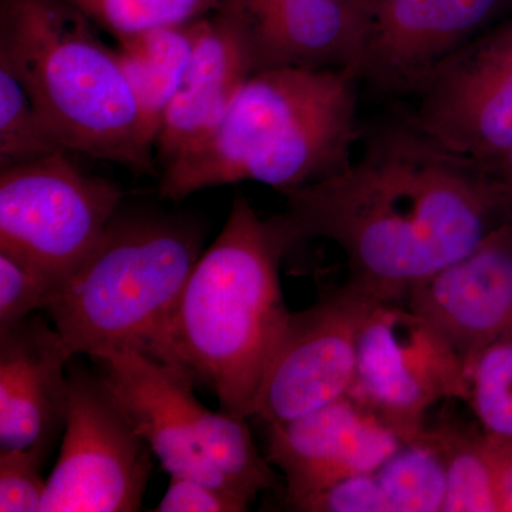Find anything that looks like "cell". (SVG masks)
<instances>
[{
  "instance_id": "cell-25",
  "label": "cell",
  "mask_w": 512,
  "mask_h": 512,
  "mask_svg": "<svg viewBox=\"0 0 512 512\" xmlns=\"http://www.w3.org/2000/svg\"><path fill=\"white\" fill-rule=\"evenodd\" d=\"M45 457L29 450H0V511L40 512L46 480Z\"/></svg>"
},
{
  "instance_id": "cell-12",
  "label": "cell",
  "mask_w": 512,
  "mask_h": 512,
  "mask_svg": "<svg viewBox=\"0 0 512 512\" xmlns=\"http://www.w3.org/2000/svg\"><path fill=\"white\" fill-rule=\"evenodd\" d=\"M383 417L352 394L268 426L266 458L281 471L288 507L330 485L372 473L406 443Z\"/></svg>"
},
{
  "instance_id": "cell-28",
  "label": "cell",
  "mask_w": 512,
  "mask_h": 512,
  "mask_svg": "<svg viewBox=\"0 0 512 512\" xmlns=\"http://www.w3.org/2000/svg\"><path fill=\"white\" fill-rule=\"evenodd\" d=\"M484 170L488 171V174L494 178L495 183L500 185L505 194L512 200V148L500 160L488 165Z\"/></svg>"
},
{
  "instance_id": "cell-27",
  "label": "cell",
  "mask_w": 512,
  "mask_h": 512,
  "mask_svg": "<svg viewBox=\"0 0 512 512\" xmlns=\"http://www.w3.org/2000/svg\"><path fill=\"white\" fill-rule=\"evenodd\" d=\"M247 500L239 495L195 480V478L170 476V484L158 503L160 512H244L248 511Z\"/></svg>"
},
{
  "instance_id": "cell-2",
  "label": "cell",
  "mask_w": 512,
  "mask_h": 512,
  "mask_svg": "<svg viewBox=\"0 0 512 512\" xmlns=\"http://www.w3.org/2000/svg\"><path fill=\"white\" fill-rule=\"evenodd\" d=\"M291 248L278 215L264 220L247 198H235L151 356L207 386L222 412L239 419L255 416L291 316L279 275Z\"/></svg>"
},
{
  "instance_id": "cell-22",
  "label": "cell",
  "mask_w": 512,
  "mask_h": 512,
  "mask_svg": "<svg viewBox=\"0 0 512 512\" xmlns=\"http://www.w3.org/2000/svg\"><path fill=\"white\" fill-rule=\"evenodd\" d=\"M64 150L22 84L0 66V170Z\"/></svg>"
},
{
  "instance_id": "cell-19",
  "label": "cell",
  "mask_w": 512,
  "mask_h": 512,
  "mask_svg": "<svg viewBox=\"0 0 512 512\" xmlns=\"http://www.w3.org/2000/svg\"><path fill=\"white\" fill-rule=\"evenodd\" d=\"M446 457L443 512H508L512 503V453L481 430L437 427Z\"/></svg>"
},
{
  "instance_id": "cell-17",
  "label": "cell",
  "mask_w": 512,
  "mask_h": 512,
  "mask_svg": "<svg viewBox=\"0 0 512 512\" xmlns=\"http://www.w3.org/2000/svg\"><path fill=\"white\" fill-rule=\"evenodd\" d=\"M254 73L247 35L234 13L221 3L205 18L183 84L161 120L156 138L158 167H167L210 137Z\"/></svg>"
},
{
  "instance_id": "cell-14",
  "label": "cell",
  "mask_w": 512,
  "mask_h": 512,
  "mask_svg": "<svg viewBox=\"0 0 512 512\" xmlns=\"http://www.w3.org/2000/svg\"><path fill=\"white\" fill-rule=\"evenodd\" d=\"M429 320L464 362L512 330V214L473 251L417 286L404 302Z\"/></svg>"
},
{
  "instance_id": "cell-13",
  "label": "cell",
  "mask_w": 512,
  "mask_h": 512,
  "mask_svg": "<svg viewBox=\"0 0 512 512\" xmlns=\"http://www.w3.org/2000/svg\"><path fill=\"white\" fill-rule=\"evenodd\" d=\"M501 0H370L357 73L379 90L412 94L466 45Z\"/></svg>"
},
{
  "instance_id": "cell-15",
  "label": "cell",
  "mask_w": 512,
  "mask_h": 512,
  "mask_svg": "<svg viewBox=\"0 0 512 512\" xmlns=\"http://www.w3.org/2000/svg\"><path fill=\"white\" fill-rule=\"evenodd\" d=\"M222 3L247 35L255 72L274 67H352L357 72L370 0Z\"/></svg>"
},
{
  "instance_id": "cell-1",
  "label": "cell",
  "mask_w": 512,
  "mask_h": 512,
  "mask_svg": "<svg viewBox=\"0 0 512 512\" xmlns=\"http://www.w3.org/2000/svg\"><path fill=\"white\" fill-rule=\"evenodd\" d=\"M284 195L278 217L293 247L309 239L338 245L346 282L377 302H406L512 214L487 170L407 121L369 138L336 173Z\"/></svg>"
},
{
  "instance_id": "cell-18",
  "label": "cell",
  "mask_w": 512,
  "mask_h": 512,
  "mask_svg": "<svg viewBox=\"0 0 512 512\" xmlns=\"http://www.w3.org/2000/svg\"><path fill=\"white\" fill-rule=\"evenodd\" d=\"M205 18L114 39V49L154 148L161 120L183 84L197 50Z\"/></svg>"
},
{
  "instance_id": "cell-20",
  "label": "cell",
  "mask_w": 512,
  "mask_h": 512,
  "mask_svg": "<svg viewBox=\"0 0 512 512\" xmlns=\"http://www.w3.org/2000/svg\"><path fill=\"white\" fill-rule=\"evenodd\" d=\"M375 474L386 512H443L446 457L437 429L407 440Z\"/></svg>"
},
{
  "instance_id": "cell-7",
  "label": "cell",
  "mask_w": 512,
  "mask_h": 512,
  "mask_svg": "<svg viewBox=\"0 0 512 512\" xmlns=\"http://www.w3.org/2000/svg\"><path fill=\"white\" fill-rule=\"evenodd\" d=\"M69 153L0 170V252L53 291L99 245L123 200L119 185L84 173Z\"/></svg>"
},
{
  "instance_id": "cell-11",
  "label": "cell",
  "mask_w": 512,
  "mask_h": 512,
  "mask_svg": "<svg viewBox=\"0 0 512 512\" xmlns=\"http://www.w3.org/2000/svg\"><path fill=\"white\" fill-rule=\"evenodd\" d=\"M376 303L346 282L306 311L291 313L254 417L266 426L281 424L349 394L360 332Z\"/></svg>"
},
{
  "instance_id": "cell-26",
  "label": "cell",
  "mask_w": 512,
  "mask_h": 512,
  "mask_svg": "<svg viewBox=\"0 0 512 512\" xmlns=\"http://www.w3.org/2000/svg\"><path fill=\"white\" fill-rule=\"evenodd\" d=\"M303 512H386L375 471L330 485L292 508Z\"/></svg>"
},
{
  "instance_id": "cell-3",
  "label": "cell",
  "mask_w": 512,
  "mask_h": 512,
  "mask_svg": "<svg viewBox=\"0 0 512 512\" xmlns=\"http://www.w3.org/2000/svg\"><path fill=\"white\" fill-rule=\"evenodd\" d=\"M359 82L352 67L251 74L211 136L163 168L160 197L242 181L286 194L336 173L355 157Z\"/></svg>"
},
{
  "instance_id": "cell-4",
  "label": "cell",
  "mask_w": 512,
  "mask_h": 512,
  "mask_svg": "<svg viewBox=\"0 0 512 512\" xmlns=\"http://www.w3.org/2000/svg\"><path fill=\"white\" fill-rule=\"evenodd\" d=\"M96 28L67 0H0V66L67 151L157 173L133 89Z\"/></svg>"
},
{
  "instance_id": "cell-8",
  "label": "cell",
  "mask_w": 512,
  "mask_h": 512,
  "mask_svg": "<svg viewBox=\"0 0 512 512\" xmlns=\"http://www.w3.org/2000/svg\"><path fill=\"white\" fill-rule=\"evenodd\" d=\"M67 376L62 447L40 512L141 510L153 451L100 373L72 365Z\"/></svg>"
},
{
  "instance_id": "cell-23",
  "label": "cell",
  "mask_w": 512,
  "mask_h": 512,
  "mask_svg": "<svg viewBox=\"0 0 512 512\" xmlns=\"http://www.w3.org/2000/svg\"><path fill=\"white\" fill-rule=\"evenodd\" d=\"M114 39L211 15L222 0H67Z\"/></svg>"
},
{
  "instance_id": "cell-5",
  "label": "cell",
  "mask_w": 512,
  "mask_h": 512,
  "mask_svg": "<svg viewBox=\"0 0 512 512\" xmlns=\"http://www.w3.org/2000/svg\"><path fill=\"white\" fill-rule=\"evenodd\" d=\"M201 254L197 222L120 210L43 311L73 357L123 350L153 356Z\"/></svg>"
},
{
  "instance_id": "cell-10",
  "label": "cell",
  "mask_w": 512,
  "mask_h": 512,
  "mask_svg": "<svg viewBox=\"0 0 512 512\" xmlns=\"http://www.w3.org/2000/svg\"><path fill=\"white\" fill-rule=\"evenodd\" d=\"M412 94L414 130L483 168L500 160L512 148V22L471 39Z\"/></svg>"
},
{
  "instance_id": "cell-24",
  "label": "cell",
  "mask_w": 512,
  "mask_h": 512,
  "mask_svg": "<svg viewBox=\"0 0 512 512\" xmlns=\"http://www.w3.org/2000/svg\"><path fill=\"white\" fill-rule=\"evenodd\" d=\"M53 292L47 279L0 252V330L18 325L45 309Z\"/></svg>"
},
{
  "instance_id": "cell-21",
  "label": "cell",
  "mask_w": 512,
  "mask_h": 512,
  "mask_svg": "<svg viewBox=\"0 0 512 512\" xmlns=\"http://www.w3.org/2000/svg\"><path fill=\"white\" fill-rule=\"evenodd\" d=\"M488 439L512 453V330L464 362L463 399Z\"/></svg>"
},
{
  "instance_id": "cell-9",
  "label": "cell",
  "mask_w": 512,
  "mask_h": 512,
  "mask_svg": "<svg viewBox=\"0 0 512 512\" xmlns=\"http://www.w3.org/2000/svg\"><path fill=\"white\" fill-rule=\"evenodd\" d=\"M463 393V357L439 330L406 303H376L360 332L349 394L410 440L426 429L431 407Z\"/></svg>"
},
{
  "instance_id": "cell-6",
  "label": "cell",
  "mask_w": 512,
  "mask_h": 512,
  "mask_svg": "<svg viewBox=\"0 0 512 512\" xmlns=\"http://www.w3.org/2000/svg\"><path fill=\"white\" fill-rule=\"evenodd\" d=\"M93 360L170 476L217 485L248 503L275 487L274 466L256 448L247 419L198 402L183 373L134 350Z\"/></svg>"
},
{
  "instance_id": "cell-16",
  "label": "cell",
  "mask_w": 512,
  "mask_h": 512,
  "mask_svg": "<svg viewBox=\"0 0 512 512\" xmlns=\"http://www.w3.org/2000/svg\"><path fill=\"white\" fill-rule=\"evenodd\" d=\"M72 359L55 326L39 316L0 330V450L46 458L64 429Z\"/></svg>"
}]
</instances>
